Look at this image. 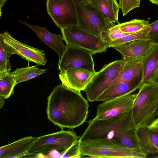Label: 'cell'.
Listing matches in <instances>:
<instances>
[{
    "instance_id": "cell-1",
    "label": "cell",
    "mask_w": 158,
    "mask_h": 158,
    "mask_svg": "<svg viewBox=\"0 0 158 158\" xmlns=\"http://www.w3.org/2000/svg\"><path fill=\"white\" fill-rule=\"evenodd\" d=\"M89 105L80 91L63 85L56 86L48 98V118L61 128L73 129L88 117Z\"/></svg>"
},
{
    "instance_id": "cell-2",
    "label": "cell",
    "mask_w": 158,
    "mask_h": 158,
    "mask_svg": "<svg viewBox=\"0 0 158 158\" xmlns=\"http://www.w3.org/2000/svg\"><path fill=\"white\" fill-rule=\"evenodd\" d=\"M131 117L132 109L105 119H91L79 139H106L129 148L139 147L135 130L131 127Z\"/></svg>"
},
{
    "instance_id": "cell-3",
    "label": "cell",
    "mask_w": 158,
    "mask_h": 158,
    "mask_svg": "<svg viewBox=\"0 0 158 158\" xmlns=\"http://www.w3.org/2000/svg\"><path fill=\"white\" fill-rule=\"evenodd\" d=\"M158 115V83H143L132 109L131 125L132 129L148 127Z\"/></svg>"
},
{
    "instance_id": "cell-4",
    "label": "cell",
    "mask_w": 158,
    "mask_h": 158,
    "mask_svg": "<svg viewBox=\"0 0 158 158\" xmlns=\"http://www.w3.org/2000/svg\"><path fill=\"white\" fill-rule=\"evenodd\" d=\"M80 150L83 156L95 158H145L148 155L139 147L129 148L106 139L81 141Z\"/></svg>"
},
{
    "instance_id": "cell-5",
    "label": "cell",
    "mask_w": 158,
    "mask_h": 158,
    "mask_svg": "<svg viewBox=\"0 0 158 158\" xmlns=\"http://www.w3.org/2000/svg\"><path fill=\"white\" fill-rule=\"evenodd\" d=\"M131 59L118 60L104 65L95 73L84 90L88 100L96 101L98 97L110 85L119 74L126 64Z\"/></svg>"
},
{
    "instance_id": "cell-6",
    "label": "cell",
    "mask_w": 158,
    "mask_h": 158,
    "mask_svg": "<svg viewBox=\"0 0 158 158\" xmlns=\"http://www.w3.org/2000/svg\"><path fill=\"white\" fill-rule=\"evenodd\" d=\"M73 1L76 8L77 26L81 29L101 37L105 29L115 25L90 3H84L81 0Z\"/></svg>"
},
{
    "instance_id": "cell-7",
    "label": "cell",
    "mask_w": 158,
    "mask_h": 158,
    "mask_svg": "<svg viewBox=\"0 0 158 158\" xmlns=\"http://www.w3.org/2000/svg\"><path fill=\"white\" fill-rule=\"evenodd\" d=\"M80 138L73 131L61 130L42 136L38 137L27 153H35L44 156L51 151H56L62 156L63 152Z\"/></svg>"
},
{
    "instance_id": "cell-8",
    "label": "cell",
    "mask_w": 158,
    "mask_h": 158,
    "mask_svg": "<svg viewBox=\"0 0 158 158\" xmlns=\"http://www.w3.org/2000/svg\"><path fill=\"white\" fill-rule=\"evenodd\" d=\"M60 29L66 44L86 49L93 54L106 52L108 48V44L101 37L84 31L77 25L71 26Z\"/></svg>"
},
{
    "instance_id": "cell-9",
    "label": "cell",
    "mask_w": 158,
    "mask_h": 158,
    "mask_svg": "<svg viewBox=\"0 0 158 158\" xmlns=\"http://www.w3.org/2000/svg\"><path fill=\"white\" fill-rule=\"evenodd\" d=\"M47 11L60 29L78 24L76 8L73 0H47Z\"/></svg>"
},
{
    "instance_id": "cell-10",
    "label": "cell",
    "mask_w": 158,
    "mask_h": 158,
    "mask_svg": "<svg viewBox=\"0 0 158 158\" xmlns=\"http://www.w3.org/2000/svg\"><path fill=\"white\" fill-rule=\"evenodd\" d=\"M66 50L58 63L62 71L70 67L82 68L95 73L93 54L89 50L76 46L66 44Z\"/></svg>"
},
{
    "instance_id": "cell-11",
    "label": "cell",
    "mask_w": 158,
    "mask_h": 158,
    "mask_svg": "<svg viewBox=\"0 0 158 158\" xmlns=\"http://www.w3.org/2000/svg\"><path fill=\"white\" fill-rule=\"evenodd\" d=\"M3 40L16 54L26 59L28 63L32 62L37 65L45 66L47 62L45 52L24 44L13 38L8 31L0 34Z\"/></svg>"
},
{
    "instance_id": "cell-12",
    "label": "cell",
    "mask_w": 158,
    "mask_h": 158,
    "mask_svg": "<svg viewBox=\"0 0 158 158\" xmlns=\"http://www.w3.org/2000/svg\"><path fill=\"white\" fill-rule=\"evenodd\" d=\"M137 94H126L104 102L97 106L95 118L98 120L105 119L130 110Z\"/></svg>"
},
{
    "instance_id": "cell-13",
    "label": "cell",
    "mask_w": 158,
    "mask_h": 158,
    "mask_svg": "<svg viewBox=\"0 0 158 158\" xmlns=\"http://www.w3.org/2000/svg\"><path fill=\"white\" fill-rule=\"evenodd\" d=\"M95 73L82 68L70 67L60 72L59 77L62 85L81 91L84 90Z\"/></svg>"
},
{
    "instance_id": "cell-14",
    "label": "cell",
    "mask_w": 158,
    "mask_h": 158,
    "mask_svg": "<svg viewBox=\"0 0 158 158\" xmlns=\"http://www.w3.org/2000/svg\"><path fill=\"white\" fill-rule=\"evenodd\" d=\"M149 39L135 40L113 48L121 54L123 59H143L156 45Z\"/></svg>"
},
{
    "instance_id": "cell-15",
    "label": "cell",
    "mask_w": 158,
    "mask_h": 158,
    "mask_svg": "<svg viewBox=\"0 0 158 158\" xmlns=\"http://www.w3.org/2000/svg\"><path fill=\"white\" fill-rule=\"evenodd\" d=\"M142 73L127 81L109 86L97 98L96 101H106L132 94L139 89L143 83Z\"/></svg>"
},
{
    "instance_id": "cell-16",
    "label": "cell",
    "mask_w": 158,
    "mask_h": 158,
    "mask_svg": "<svg viewBox=\"0 0 158 158\" xmlns=\"http://www.w3.org/2000/svg\"><path fill=\"white\" fill-rule=\"evenodd\" d=\"M33 30L40 39L50 48L53 49L57 54L60 60L66 48L63 42L64 37L62 35H55L49 32L46 27L42 28L36 25L33 26L26 22H21Z\"/></svg>"
},
{
    "instance_id": "cell-17",
    "label": "cell",
    "mask_w": 158,
    "mask_h": 158,
    "mask_svg": "<svg viewBox=\"0 0 158 158\" xmlns=\"http://www.w3.org/2000/svg\"><path fill=\"white\" fill-rule=\"evenodd\" d=\"M37 138L32 136L26 137L1 147L0 158L23 157L27 154L29 149Z\"/></svg>"
},
{
    "instance_id": "cell-18",
    "label": "cell",
    "mask_w": 158,
    "mask_h": 158,
    "mask_svg": "<svg viewBox=\"0 0 158 158\" xmlns=\"http://www.w3.org/2000/svg\"><path fill=\"white\" fill-rule=\"evenodd\" d=\"M135 134L139 146L145 154L158 153V133L148 127L135 130Z\"/></svg>"
},
{
    "instance_id": "cell-19",
    "label": "cell",
    "mask_w": 158,
    "mask_h": 158,
    "mask_svg": "<svg viewBox=\"0 0 158 158\" xmlns=\"http://www.w3.org/2000/svg\"><path fill=\"white\" fill-rule=\"evenodd\" d=\"M143 60V83L153 81L158 66V45H155Z\"/></svg>"
},
{
    "instance_id": "cell-20",
    "label": "cell",
    "mask_w": 158,
    "mask_h": 158,
    "mask_svg": "<svg viewBox=\"0 0 158 158\" xmlns=\"http://www.w3.org/2000/svg\"><path fill=\"white\" fill-rule=\"evenodd\" d=\"M143 59H131L127 62L110 86L127 81L141 74L142 72Z\"/></svg>"
},
{
    "instance_id": "cell-21",
    "label": "cell",
    "mask_w": 158,
    "mask_h": 158,
    "mask_svg": "<svg viewBox=\"0 0 158 158\" xmlns=\"http://www.w3.org/2000/svg\"><path fill=\"white\" fill-rule=\"evenodd\" d=\"M90 3L111 22L115 24L118 22L120 7L117 0H92Z\"/></svg>"
},
{
    "instance_id": "cell-22",
    "label": "cell",
    "mask_w": 158,
    "mask_h": 158,
    "mask_svg": "<svg viewBox=\"0 0 158 158\" xmlns=\"http://www.w3.org/2000/svg\"><path fill=\"white\" fill-rule=\"evenodd\" d=\"M47 69H42L36 66H29L17 68L11 72L14 76L16 84L22 82L27 81L41 74L46 73Z\"/></svg>"
},
{
    "instance_id": "cell-23",
    "label": "cell",
    "mask_w": 158,
    "mask_h": 158,
    "mask_svg": "<svg viewBox=\"0 0 158 158\" xmlns=\"http://www.w3.org/2000/svg\"><path fill=\"white\" fill-rule=\"evenodd\" d=\"M16 85L11 72L0 73V97L8 98L14 93Z\"/></svg>"
},
{
    "instance_id": "cell-24",
    "label": "cell",
    "mask_w": 158,
    "mask_h": 158,
    "mask_svg": "<svg viewBox=\"0 0 158 158\" xmlns=\"http://www.w3.org/2000/svg\"><path fill=\"white\" fill-rule=\"evenodd\" d=\"M14 53L11 49L0 39V73L10 72L11 66L9 58Z\"/></svg>"
},
{
    "instance_id": "cell-25",
    "label": "cell",
    "mask_w": 158,
    "mask_h": 158,
    "mask_svg": "<svg viewBox=\"0 0 158 158\" xmlns=\"http://www.w3.org/2000/svg\"><path fill=\"white\" fill-rule=\"evenodd\" d=\"M150 31L149 26L138 32L130 34L120 39H117L111 43L108 44V48L113 47L123 44L136 40L148 39V33Z\"/></svg>"
},
{
    "instance_id": "cell-26",
    "label": "cell",
    "mask_w": 158,
    "mask_h": 158,
    "mask_svg": "<svg viewBox=\"0 0 158 158\" xmlns=\"http://www.w3.org/2000/svg\"><path fill=\"white\" fill-rule=\"evenodd\" d=\"M149 24L148 20L135 19L118 24L124 32L132 33L142 30L148 27Z\"/></svg>"
},
{
    "instance_id": "cell-27",
    "label": "cell",
    "mask_w": 158,
    "mask_h": 158,
    "mask_svg": "<svg viewBox=\"0 0 158 158\" xmlns=\"http://www.w3.org/2000/svg\"><path fill=\"white\" fill-rule=\"evenodd\" d=\"M130 34L131 33L123 32L117 24L105 29L102 34L101 37L105 42L109 44Z\"/></svg>"
},
{
    "instance_id": "cell-28",
    "label": "cell",
    "mask_w": 158,
    "mask_h": 158,
    "mask_svg": "<svg viewBox=\"0 0 158 158\" xmlns=\"http://www.w3.org/2000/svg\"><path fill=\"white\" fill-rule=\"evenodd\" d=\"M81 141L79 139L77 140L70 147L63 153L62 158H80L83 155L80 150Z\"/></svg>"
},
{
    "instance_id": "cell-29",
    "label": "cell",
    "mask_w": 158,
    "mask_h": 158,
    "mask_svg": "<svg viewBox=\"0 0 158 158\" xmlns=\"http://www.w3.org/2000/svg\"><path fill=\"white\" fill-rule=\"evenodd\" d=\"M141 0H118V3L123 16L140 5Z\"/></svg>"
},
{
    "instance_id": "cell-30",
    "label": "cell",
    "mask_w": 158,
    "mask_h": 158,
    "mask_svg": "<svg viewBox=\"0 0 158 158\" xmlns=\"http://www.w3.org/2000/svg\"><path fill=\"white\" fill-rule=\"evenodd\" d=\"M150 31L149 39L156 45H158V20L149 24Z\"/></svg>"
},
{
    "instance_id": "cell-31",
    "label": "cell",
    "mask_w": 158,
    "mask_h": 158,
    "mask_svg": "<svg viewBox=\"0 0 158 158\" xmlns=\"http://www.w3.org/2000/svg\"><path fill=\"white\" fill-rule=\"evenodd\" d=\"M148 127L150 129L158 133V116L156 118L154 121Z\"/></svg>"
},
{
    "instance_id": "cell-32",
    "label": "cell",
    "mask_w": 158,
    "mask_h": 158,
    "mask_svg": "<svg viewBox=\"0 0 158 158\" xmlns=\"http://www.w3.org/2000/svg\"><path fill=\"white\" fill-rule=\"evenodd\" d=\"M7 0H0V16L1 17L2 15L1 9L2 7L4 5L5 2Z\"/></svg>"
},
{
    "instance_id": "cell-33",
    "label": "cell",
    "mask_w": 158,
    "mask_h": 158,
    "mask_svg": "<svg viewBox=\"0 0 158 158\" xmlns=\"http://www.w3.org/2000/svg\"><path fill=\"white\" fill-rule=\"evenodd\" d=\"M5 99H6L4 98L0 97V109L2 108L4 104Z\"/></svg>"
},
{
    "instance_id": "cell-34",
    "label": "cell",
    "mask_w": 158,
    "mask_h": 158,
    "mask_svg": "<svg viewBox=\"0 0 158 158\" xmlns=\"http://www.w3.org/2000/svg\"><path fill=\"white\" fill-rule=\"evenodd\" d=\"M153 81H155L157 83H158V66L157 71L156 73L154 78L153 80Z\"/></svg>"
},
{
    "instance_id": "cell-35",
    "label": "cell",
    "mask_w": 158,
    "mask_h": 158,
    "mask_svg": "<svg viewBox=\"0 0 158 158\" xmlns=\"http://www.w3.org/2000/svg\"><path fill=\"white\" fill-rule=\"evenodd\" d=\"M152 3L158 5V0H150Z\"/></svg>"
},
{
    "instance_id": "cell-36",
    "label": "cell",
    "mask_w": 158,
    "mask_h": 158,
    "mask_svg": "<svg viewBox=\"0 0 158 158\" xmlns=\"http://www.w3.org/2000/svg\"><path fill=\"white\" fill-rule=\"evenodd\" d=\"M82 2L84 3L89 4L90 3L92 0H81Z\"/></svg>"
},
{
    "instance_id": "cell-37",
    "label": "cell",
    "mask_w": 158,
    "mask_h": 158,
    "mask_svg": "<svg viewBox=\"0 0 158 158\" xmlns=\"http://www.w3.org/2000/svg\"><path fill=\"white\" fill-rule=\"evenodd\" d=\"M156 157L158 158V155Z\"/></svg>"
}]
</instances>
